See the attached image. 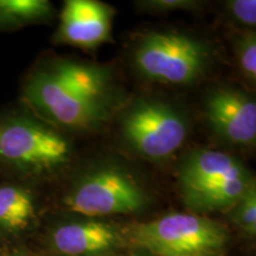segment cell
I'll use <instances>...</instances> for the list:
<instances>
[{"label": "cell", "mask_w": 256, "mask_h": 256, "mask_svg": "<svg viewBox=\"0 0 256 256\" xmlns=\"http://www.w3.org/2000/svg\"><path fill=\"white\" fill-rule=\"evenodd\" d=\"M24 106L57 130H98L119 110L121 92L110 70L74 60H52L28 74L22 90Z\"/></svg>", "instance_id": "6da1fadb"}, {"label": "cell", "mask_w": 256, "mask_h": 256, "mask_svg": "<svg viewBox=\"0 0 256 256\" xmlns=\"http://www.w3.org/2000/svg\"><path fill=\"white\" fill-rule=\"evenodd\" d=\"M72 142L25 108L0 112V176L40 185L68 168Z\"/></svg>", "instance_id": "7a4b0ae2"}, {"label": "cell", "mask_w": 256, "mask_h": 256, "mask_svg": "<svg viewBox=\"0 0 256 256\" xmlns=\"http://www.w3.org/2000/svg\"><path fill=\"white\" fill-rule=\"evenodd\" d=\"M126 242L153 256L218 254L228 242V232L197 214H170L124 230Z\"/></svg>", "instance_id": "3957f363"}, {"label": "cell", "mask_w": 256, "mask_h": 256, "mask_svg": "<svg viewBox=\"0 0 256 256\" xmlns=\"http://www.w3.org/2000/svg\"><path fill=\"white\" fill-rule=\"evenodd\" d=\"M142 184L122 166L106 162L87 170L64 194V209L88 218L130 215L148 206Z\"/></svg>", "instance_id": "277c9868"}, {"label": "cell", "mask_w": 256, "mask_h": 256, "mask_svg": "<svg viewBox=\"0 0 256 256\" xmlns=\"http://www.w3.org/2000/svg\"><path fill=\"white\" fill-rule=\"evenodd\" d=\"M133 62L146 78L165 84L197 82L210 63L204 42L176 31L147 32L133 51Z\"/></svg>", "instance_id": "5b68a950"}, {"label": "cell", "mask_w": 256, "mask_h": 256, "mask_svg": "<svg viewBox=\"0 0 256 256\" xmlns=\"http://www.w3.org/2000/svg\"><path fill=\"white\" fill-rule=\"evenodd\" d=\"M121 132L130 148L151 160L166 159L186 140L184 115L171 104L156 100H138L124 114Z\"/></svg>", "instance_id": "8992f818"}, {"label": "cell", "mask_w": 256, "mask_h": 256, "mask_svg": "<svg viewBox=\"0 0 256 256\" xmlns=\"http://www.w3.org/2000/svg\"><path fill=\"white\" fill-rule=\"evenodd\" d=\"M249 172L238 159L228 153L197 150L188 154L179 168V188L184 204L196 212L208 194L229 179Z\"/></svg>", "instance_id": "52a82bcc"}, {"label": "cell", "mask_w": 256, "mask_h": 256, "mask_svg": "<svg viewBox=\"0 0 256 256\" xmlns=\"http://www.w3.org/2000/svg\"><path fill=\"white\" fill-rule=\"evenodd\" d=\"M126 243L124 230L100 218L57 224L46 234V244L56 256H110Z\"/></svg>", "instance_id": "ba28073f"}, {"label": "cell", "mask_w": 256, "mask_h": 256, "mask_svg": "<svg viewBox=\"0 0 256 256\" xmlns=\"http://www.w3.org/2000/svg\"><path fill=\"white\" fill-rule=\"evenodd\" d=\"M115 10L95 0H68L60 16L54 43L82 49L95 48L112 40Z\"/></svg>", "instance_id": "9c48e42d"}, {"label": "cell", "mask_w": 256, "mask_h": 256, "mask_svg": "<svg viewBox=\"0 0 256 256\" xmlns=\"http://www.w3.org/2000/svg\"><path fill=\"white\" fill-rule=\"evenodd\" d=\"M206 116L217 136L234 145L252 146L256 140V104L244 92L220 88L206 98Z\"/></svg>", "instance_id": "30bf717a"}, {"label": "cell", "mask_w": 256, "mask_h": 256, "mask_svg": "<svg viewBox=\"0 0 256 256\" xmlns=\"http://www.w3.org/2000/svg\"><path fill=\"white\" fill-rule=\"evenodd\" d=\"M36 186L14 179L0 180V243L5 247L6 241H18L37 228L40 200Z\"/></svg>", "instance_id": "8fae6325"}, {"label": "cell", "mask_w": 256, "mask_h": 256, "mask_svg": "<svg viewBox=\"0 0 256 256\" xmlns=\"http://www.w3.org/2000/svg\"><path fill=\"white\" fill-rule=\"evenodd\" d=\"M55 14L46 0H0V31H14L50 22Z\"/></svg>", "instance_id": "7c38bea8"}, {"label": "cell", "mask_w": 256, "mask_h": 256, "mask_svg": "<svg viewBox=\"0 0 256 256\" xmlns=\"http://www.w3.org/2000/svg\"><path fill=\"white\" fill-rule=\"evenodd\" d=\"M236 60L240 72L249 83L256 81V34L254 30H247L238 34L234 42Z\"/></svg>", "instance_id": "4fadbf2b"}, {"label": "cell", "mask_w": 256, "mask_h": 256, "mask_svg": "<svg viewBox=\"0 0 256 256\" xmlns=\"http://www.w3.org/2000/svg\"><path fill=\"white\" fill-rule=\"evenodd\" d=\"M234 208L232 220L242 232L254 238L256 234V185L252 180Z\"/></svg>", "instance_id": "5bb4252c"}, {"label": "cell", "mask_w": 256, "mask_h": 256, "mask_svg": "<svg viewBox=\"0 0 256 256\" xmlns=\"http://www.w3.org/2000/svg\"><path fill=\"white\" fill-rule=\"evenodd\" d=\"M136 6L151 14H166L174 11H194L200 6L194 0H145L138 2Z\"/></svg>", "instance_id": "9a60e30c"}, {"label": "cell", "mask_w": 256, "mask_h": 256, "mask_svg": "<svg viewBox=\"0 0 256 256\" xmlns=\"http://www.w3.org/2000/svg\"><path fill=\"white\" fill-rule=\"evenodd\" d=\"M226 12L236 23L254 28L256 25V2L255 0H232L226 4Z\"/></svg>", "instance_id": "2e32d148"}, {"label": "cell", "mask_w": 256, "mask_h": 256, "mask_svg": "<svg viewBox=\"0 0 256 256\" xmlns=\"http://www.w3.org/2000/svg\"><path fill=\"white\" fill-rule=\"evenodd\" d=\"M8 256H34L32 254L30 249L25 244L14 246V247H10Z\"/></svg>", "instance_id": "e0dca14e"}, {"label": "cell", "mask_w": 256, "mask_h": 256, "mask_svg": "<svg viewBox=\"0 0 256 256\" xmlns=\"http://www.w3.org/2000/svg\"><path fill=\"white\" fill-rule=\"evenodd\" d=\"M8 248L0 243V256H8Z\"/></svg>", "instance_id": "ac0fdd59"}, {"label": "cell", "mask_w": 256, "mask_h": 256, "mask_svg": "<svg viewBox=\"0 0 256 256\" xmlns=\"http://www.w3.org/2000/svg\"><path fill=\"white\" fill-rule=\"evenodd\" d=\"M110 256H153L151 254H130V255H116V254H112Z\"/></svg>", "instance_id": "d6986e66"}, {"label": "cell", "mask_w": 256, "mask_h": 256, "mask_svg": "<svg viewBox=\"0 0 256 256\" xmlns=\"http://www.w3.org/2000/svg\"><path fill=\"white\" fill-rule=\"evenodd\" d=\"M198 256H218L217 254H208V255H198Z\"/></svg>", "instance_id": "ffe728a7"}, {"label": "cell", "mask_w": 256, "mask_h": 256, "mask_svg": "<svg viewBox=\"0 0 256 256\" xmlns=\"http://www.w3.org/2000/svg\"><path fill=\"white\" fill-rule=\"evenodd\" d=\"M54 256H56V255H54Z\"/></svg>", "instance_id": "44dd1931"}]
</instances>
